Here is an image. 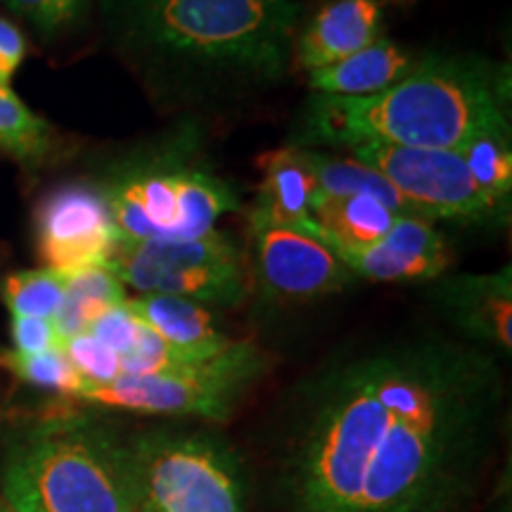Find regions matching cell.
<instances>
[{
	"instance_id": "cb8c5ba5",
	"label": "cell",
	"mask_w": 512,
	"mask_h": 512,
	"mask_svg": "<svg viewBox=\"0 0 512 512\" xmlns=\"http://www.w3.org/2000/svg\"><path fill=\"white\" fill-rule=\"evenodd\" d=\"M0 368L38 389H50V392L74 396V399L86 387L83 377L76 373L62 349L46 351V354H19L15 349L0 351Z\"/></svg>"
},
{
	"instance_id": "f546056e",
	"label": "cell",
	"mask_w": 512,
	"mask_h": 512,
	"mask_svg": "<svg viewBox=\"0 0 512 512\" xmlns=\"http://www.w3.org/2000/svg\"><path fill=\"white\" fill-rule=\"evenodd\" d=\"M27 57V38L17 24L0 17V86L10 88V81L19 64Z\"/></svg>"
},
{
	"instance_id": "9a60e30c",
	"label": "cell",
	"mask_w": 512,
	"mask_h": 512,
	"mask_svg": "<svg viewBox=\"0 0 512 512\" xmlns=\"http://www.w3.org/2000/svg\"><path fill=\"white\" fill-rule=\"evenodd\" d=\"M259 166L264 178L249 209V230L299 228L309 221L318 185L302 147L285 145L268 152L259 159Z\"/></svg>"
},
{
	"instance_id": "2e32d148",
	"label": "cell",
	"mask_w": 512,
	"mask_h": 512,
	"mask_svg": "<svg viewBox=\"0 0 512 512\" xmlns=\"http://www.w3.org/2000/svg\"><path fill=\"white\" fill-rule=\"evenodd\" d=\"M418 57L413 50L394 38H377L363 50H358L347 60L332 64V67L318 69L309 74V86L320 95H337V98H370L403 76L411 74Z\"/></svg>"
},
{
	"instance_id": "ffe728a7",
	"label": "cell",
	"mask_w": 512,
	"mask_h": 512,
	"mask_svg": "<svg viewBox=\"0 0 512 512\" xmlns=\"http://www.w3.org/2000/svg\"><path fill=\"white\" fill-rule=\"evenodd\" d=\"M311 219L325 235L347 245H370L382 240L399 219L392 209L368 195L323 197L316 195Z\"/></svg>"
},
{
	"instance_id": "52a82bcc",
	"label": "cell",
	"mask_w": 512,
	"mask_h": 512,
	"mask_svg": "<svg viewBox=\"0 0 512 512\" xmlns=\"http://www.w3.org/2000/svg\"><path fill=\"white\" fill-rule=\"evenodd\" d=\"M107 268L140 294H166L207 309H235L252 287L247 252L235 235L219 228L195 240L121 238Z\"/></svg>"
},
{
	"instance_id": "484cf974",
	"label": "cell",
	"mask_w": 512,
	"mask_h": 512,
	"mask_svg": "<svg viewBox=\"0 0 512 512\" xmlns=\"http://www.w3.org/2000/svg\"><path fill=\"white\" fill-rule=\"evenodd\" d=\"M62 351L86 384H107L124 375L121 356L105 347L91 332H83V335L62 342Z\"/></svg>"
},
{
	"instance_id": "603a6c76",
	"label": "cell",
	"mask_w": 512,
	"mask_h": 512,
	"mask_svg": "<svg viewBox=\"0 0 512 512\" xmlns=\"http://www.w3.org/2000/svg\"><path fill=\"white\" fill-rule=\"evenodd\" d=\"M3 304L12 318H55L64 299V278L50 268L10 273L3 283Z\"/></svg>"
},
{
	"instance_id": "4fadbf2b",
	"label": "cell",
	"mask_w": 512,
	"mask_h": 512,
	"mask_svg": "<svg viewBox=\"0 0 512 512\" xmlns=\"http://www.w3.org/2000/svg\"><path fill=\"white\" fill-rule=\"evenodd\" d=\"M432 302L465 342L491 354L512 349V268L494 273H460L441 278Z\"/></svg>"
},
{
	"instance_id": "44dd1931",
	"label": "cell",
	"mask_w": 512,
	"mask_h": 512,
	"mask_svg": "<svg viewBox=\"0 0 512 512\" xmlns=\"http://www.w3.org/2000/svg\"><path fill=\"white\" fill-rule=\"evenodd\" d=\"M0 150L24 166H38L53 150V128L31 112L12 88L0 86Z\"/></svg>"
},
{
	"instance_id": "d4e9b609",
	"label": "cell",
	"mask_w": 512,
	"mask_h": 512,
	"mask_svg": "<svg viewBox=\"0 0 512 512\" xmlns=\"http://www.w3.org/2000/svg\"><path fill=\"white\" fill-rule=\"evenodd\" d=\"M202 363L200 358L185 354V351L171 347L166 339L157 335L155 330L143 328L138 332L136 344L128 351L126 356H121V368L124 375H159V373H171V370H181L188 366Z\"/></svg>"
},
{
	"instance_id": "8fae6325",
	"label": "cell",
	"mask_w": 512,
	"mask_h": 512,
	"mask_svg": "<svg viewBox=\"0 0 512 512\" xmlns=\"http://www.w3.org/2000/svg\"><path fill=\"white\" fill-rule=\"evenodd\" d=\"M249 283L273 304H302L347 290L356 275L316 235L299 228L249 230Z\"/></svg>"
},
{
	"instance_id": "5bb4252c",
	"label": "cell",
	"mask_w": 512,
	"mask_h": 512,
	"mask_svg": "<svg viewBox=\"0 0 512 512\" xmlns=\"http://www.w3.org/2000/svg\"><path fill=\"white\" fill-rule=\"evenodd\" d=\"M384 12L377 0H330L294 38V57L306 72L332 67L382 38Z\"/></svg>"
},
{
	"instance_id": "5b68a950",
	"label": "cell",
	"mask_w": 512,
	"mask_h": 512,
	"mask_svg": "<svg viewBox=\"0 0 512 512\" xmlns=\"http://www.w3.org/2000/svg\"><path fill=\"white\" fill-rule=\"evenodd\" d=\"M138 512H245L238 451L202 427L159 425L126 439Z\"/></svg>"
},
{
	"instance_id": "4316f807",
	"label": "cell",
	"mask_w": 512,
	"mask_h": 512,
	"mask_svg": "<svg viewBox=\"0 0 512 512\" xmlns=\"http://www.w3.org/2000/svg\"><path fill=\"white\" fill-rule=\"evenodd\" d=\"M8 5L43 36H55L81 17L86 0H8Z\"/></svg>"
},
{
	"instance_id": "6da1fadb",
	"label": "cell",
	"mask_w": 512,
	"mask_h": 512,
	"mask_svg": "<svg viewBox=\"0 0 512 512\" xmlns=\"http://www.w3.org/2000/svg\"><path fill=\"white\" fill-rule=\"evenodd\" d=\"M498 356L437 330L337 356L292 406V512H456L482 482L503 418Z\"/></svg>"
},
{
	"instance_id": "7a4b0ae2",
	"label": "cell",
	"mask_w": 512,
	"mask_h": 512,
	"mask_svg": "<svg viewBox=\"0 0 512 512\" xmlns=\"http://www.w3.org/2000/svg\"><path fill=\"white\" fill-rule=\"evenodd\" d=\"M302 17L299 0H102L114 50L164 110H223L271 91Z\"/></svg>"
},
{
	"instance_id": "e0dca14e",
	"label": "cell",
	"mask_w": 512,
	"mask_h": 512,
	"mask_svg": "<svg viewBox=\"0 0 512 512\" xmlns=\"http://www.w3.org/2000/svg\"><path fill=\"white\" fill-rule=\"evenodd\" d=\"M128 306L171 347L185 354L209 361L226 351L235 339H230L219 325L211 309L188 299L166 297V294H140L128 299Z\"/></svg>"
},
{
	"instance_id": "30bf717a",
	"label": "cell",
	"mask_w": 512,
	"mask_h": 512,
	"mask_svg": "<svg viewBox=\"0 0 512 512\" xmlns=\"http://www.w3.org/2000/svg\"><path fill=\"white\" fill-rule=\"evenodd\" d=\"M124 235L100 183L72 181L48 190L34 211L36 254L43 268L69 275L107 268Z\"/></svg>"
},
{
	"instance_id": "ba28073f",
	"label": "cell",
	"mask_w": 512,
	"mask_h": 512,
	"mask_svg": "<svg viewBox=\"0 0 512 512\" xmlns=\"http://www.w3.org/2000/svg\"><path fill=\"white\" fill-rule=\"evenodd\" d=\"M349 152L387 178L420 219L470 226H501L508 221L510 202L486 195L467 171L458 150L356 145L349 147Z\"/></svg>"
},
{
	"instance_id": "1f68e13d",
	"label": "cell",
	"mask_w": 512,
	"mask_h": 512,
	"mask_svg": "<svg viewBox=\"0 0 512 512\" xmlns=\"http://www.w3.org/2000/svg\"><path fill=\"white\" fill-rule=\"evenodd\" d=\"M377 3H384V0H377Z\"/></svg>"
},
{
	"instance_id": "9c48e42d",
	"label": "cell",
	"mask_w": 512,
	"mask_h": 512,
	"mask_svg": "<svg viewBox=\"0 0 512 512\" xmlns=\"http://www.w3.org/2000/svg\"><path fill=\"white\" fill-rule=\"evenodd\" d=\"M197 140L185 133L162 145L143 147L100 183L112 219L128 240H174L178 209L188 185L207 164L197 162Z\"/></svg>"
},
{
	"instance_id": "3957f363",
	"label": "cell",
	"mask_w": 512,
	"mask_h": 512,
	"mask_svg": "<svg viewBox=\"0 0 512 512\" xmlns=\"http://www.w3.org/2000/svg\"><path fill=\"white\" fill-rule=\"evenodd\" d=\"M297 131V147L458 150L479 133L512 131L510 69L470 53L420 55L411 74L370 98L316 93Z\"/></svg>"
},
{
	"instance_id": "277c9868",
	"label": "cell",
	"mask_w": 512,
	"mask_h": 512,
	"mask_svg": "<svg viewBox=\"0 0 512 512\" xmlns=\"http://www.w3.org/2000/svg\"><path fill=\"white\" fill-rule=\"evenodd\" d=\"M17 512H138L126 439L86 415H55L19 434L3 467Z\"/></svg>"
},
{
	"instance_id": "83f0119b",
	"label": "cell",
	"mask_w": 512,
	"mask_h": 512,
	"mask_svg": "<svg viewBox=\"0 0 512 512\" xmlns=\"http://www.w3.org/2000/svg\"><path fill=\"white\" fill-rule=\"evenodd\" d=\"M140 328H143V320L131 311L126 299V304L114 306V309L102 313L88 332L98 337L105 347H110L114 354L126 356L133 349V344H136Z\"/></svg>"
},
{
	"instance_id": "4dcf8cb0",
	"label": "cell",
	"mask_w": 512,
	"mask_h": 512,
	"mask_svg": "<svg viewBox=\"0 0 512 512\" xmlns=\"http://www.w3.org/2000/svg\"><path fill=\"white\" fill-rule=\"evenodd\" d=\"M0 512H17V510L12 508V505L5 503V501H0Z\"/></svg>"
},
{
	"instance_id": "ac0fdd59",
	"label": "cell",
	"mask_w": 512,
	"mask_h": 512,
	"mask_svg": "<svg viewBox=\"0 0 512 512\" xmlns=\"http://www.w3.org/2000/svg\"><path fill=\"white\" fill-rule=\"evenodd\" d=\"M64 278V299L53 323L62 342L91 330L102 313L126 304V285L110 268H86Z\"/></svg>"
},
{
	"instance_id": "7402d4cb",
	"label": "cell",
	"mask_w": 512,
	"mask_h": 512,
	"mask_svg": "<svg viewBox=\"0 0 512 512\" xmlns=\"http://www.w3.org/2000/svg\"><path fill=\"white\" fill-rule=\"evenodd\" d=\"M512 131L479 133L458 147V155L479 188L494 200L510 202L512 192Z\"/></svg>"
},
{
	"instance_id": "8992f818",
	"label": "cell",
	"mask_w": 512,
	"mask_h": 512,
	"mask_svg": "<svg viewBox=\"0 0 512 512\" xmlns=\"http://www.w3.org/2000/svg\"><path fill=\"white\" fill-rule=\"evenodd\" d=\"M266 356L252 342H233L219 356L159 375H121L86 384L76 399L119 411L223 422L264 375Z\"/></svg>"
},
{
	"instance_id": "7c38bea8",
	"label": "cell",
	"mask_w": 512,
	"mask_h": 512,
	"mask_svg": "<svg viewBox=\"0 0 512 512\" xmlns=\"http://www.w3.org/2000/svg\"><path fill=\"white\" fill-rule=\"evenodd\" d=\"M299 230L323 240L356 278L373 280V283L437 280L451 266L446 238L434 223L418 216H399L392 230L370 245H347L330 238L313 219L304 221Z\"/></svg>"
},
{
	"instance_id": "f1b7e54d",
	"label": "cell",
	"mask_w": 512,
	"mask_h": 512,
	"mask_svg": "<svg viewBox=\"0 0 512 512\" xmlns=\"http://www.w3.org/2000/svg\"><path fill=\"white\" fill-rule=\"evenodd\" d=\"M10 335L19 354H46L62 349V339L50 318H12Z\"/></svg>"
},
{
	"instance_id": "d6986e66",
	"label": "cell",
	"mask_w": 512,
	"mask_h": 512,
	"mask_svg": "<svg viewBox=\"0 0 512 512\" xmlns=\"http://www.w3.org/2000/svg\"><path fill=\"white\" fill-rule=\"evenodd\" d=\"M306 152V162H309L313 176H316L318 192L323 197H351V195H368L380 200L384 207H389L399 216H415L411 204L396 192L392 183L368 164L358 162L356 157H335L328 152L311 150L302 147ZM420 219V216H418Z\"/></svg>"
}]
</instances>
